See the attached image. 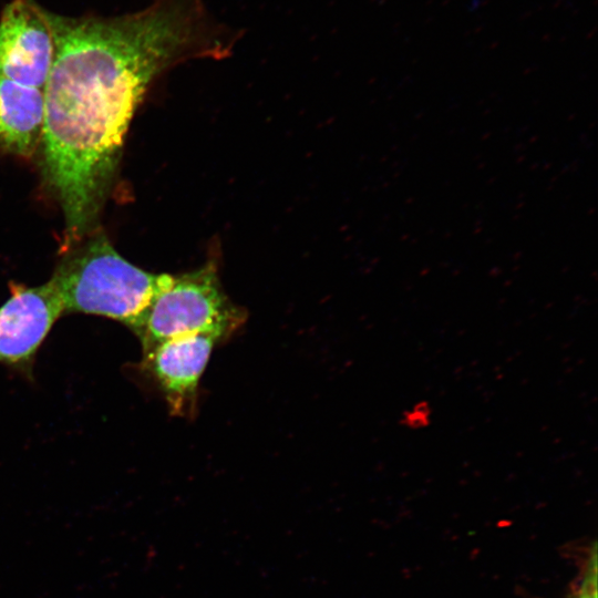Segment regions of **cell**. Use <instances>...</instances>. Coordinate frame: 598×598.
<instances>
[{"mask_svg": "<svg viewBox=\"0 0 598 598\" xmlns=\"http://www.w3.org/2000/svg\"><path fill=\"white\" fill-rule=\"evenodd\" d=\"M47 12L34 0H11L4 7L0 18V75L44 89L54 51Z\"/></svg>", "mask_w": 598, "mask_h": 598, "instance_id": "obj_5", "label": "cell"}, {"mask_svg": "<svg viewBox=\"0 0 598 598\" xmlns=\"http://www.w3.org/2000/svg\"><path fill=\"white\" fill-rule=\"evenodd\" d=\"M43 90L0 75V145L19 156H30L41 141Z\"/></svg>", "mask_w": 598, "mask_h": 598, "instance_id": "obj_7", "label": "cell"}, {"mask_svg": "<svg viewBox=\"0 0 598 598\" xmlns=\"http://www.w3.org/2000/svg\"><path fill=\"white\" fill-rule=\"evenodd\" d=\"M218 336L196 333L163 341L143 352V368L164 395L171 412L190 416L195 412L198 384Z\"/></svg>", "mask_w": 598, "mask_h": 598, "instance_id": "obj_6", "label": "cell"}, {"mask_svg": "<svg viewBox=\"0 0 598 598\" xmlns=\"http://www.w3.org/2000/svg\"><path fill=\"white\" fill-rule=\"evenodd\" d=\"M588 577L582 585L581 594L578 598H596V566L592 567Z\"/></svg>", "mask_w": 598, "mask_h": 598, "instance_id": "obj_9", "label": "cell"}, {"mask_svg": "<svg viewBox=\"0 0 598 598\" xmlns=\"http://www.w3.org/2000/svg\"><path fill=\"white\" fill-rule=\"evenodd\" d=\"M10 290L0 306V363L30 375L39 348L64 311L51 280L35 287L12 283Z\"/></svg>", "mask_w": 598, "mask_h": 598, "instance_id": "obj_4", "label": "cell"}, {"mask_svg": "<svg viewBox=\"0 0 598 598\" xmlns=\"http://www.w3.org/2000/svg\"><path fill=\"white\" fill-rule=\"evenodd\" d=\"M241 308L225 295L213 262L173 276L152 303L137 332L143 352L177 337L208 333L228 338L245 321Z\"/></svg>", "mask_w": 598, "mask_h": 598, "instance_id": "obj_3", "label": "cell"}, {"mask_svg": "<svg viewBox=\"0 0 598 598\" xmlns=\"http://www.w3.org/2000/svg\"><path fill=\"white\" fill-rule=\"evenodd\" d=\"M172 275L145 271L112 246L105 235L91 236L66 249L51 281L64 313H86L116 320L135 334Z\"/></svg>", "mask_w": 598, "mask_h": 598, "instance_id": "obj_2", "label": "cell"}, {"mask_svg": "<svg viewBox=\"0 0 598 598\" xmlns=\"http://www.w3.org/2000/svg\"><path fill=\"white\" fill-rule=\"evenodd\" d=\"M47 14L54 51L40 143L70 248L97 218L150 84L187 56L225 52L229 30L205 0H153L114 18Z\"/></svg>", "mask_w": 598, "mask_h": 598, "instance_id": "obj_1", "label": "cell"}, {"mask_svg": "<svg viewBox=\"0 0 598 598\" xmlns=\"http://www.w3.org/2000/svg\"><path fill=\"white\" fill-rule=\"evenodd\" d=\"M401 423L413 430L423 429L431 422V409L427 402H417L402 413Z\"/></svg>", "mask_w": 598, "mask_h": 598, "instance_id": "obj_8", "label": "cell"}]
</instances>
